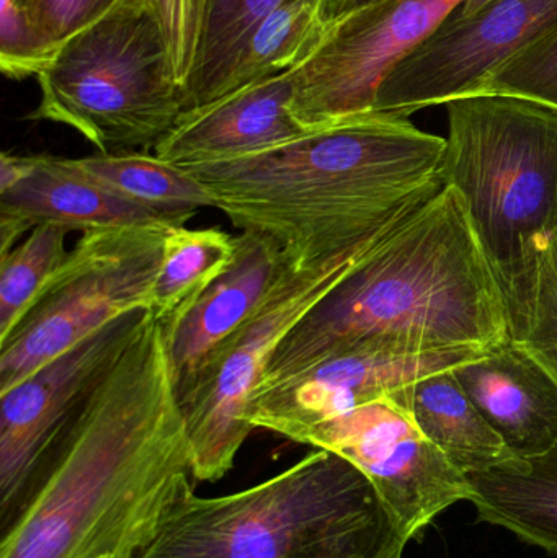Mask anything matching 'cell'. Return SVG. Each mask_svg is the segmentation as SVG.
I'll return each instance as SVG.
<instances>
[{"mask_svg": "<svg viewBox=\"0 0 557 558\" xmlns=\"http://www.w3.org/2000/svg\"><path fill=\"white\" fill-rule=\"evenodd\" d=\"M510 337L557 383V235L540 257L525 314Z\"/></svg>", "mask_w": 557, "mask_h": 558, "instance_id": "cell-26", "label": "cell"}, {"mask_svg": "<svg viewBox=\"0 0 557 558\" xmlns=\"http://www.w3.org/2000/svg\"><path fill=\"white\" fill-rule=\"evenodd\" d=\"M294 442L336 452L359 468L411 541L451 505L468 500L467 475L391 397L313 426Z\"/></svg>", "mask_w": 557, "mask_h": 558, "instance_id": "cell-12", "label": "cell"}, {"mask_svg": "<svg viewBox=\"0 0 557 558\" xmlns=\"http://www.w3.org/2000/svg\"><path fill=\"white\" fill-rule=\"evenodd\" d=\"M330 23L329 0H287L271 10L249 36L228 94L300 68L319 48Z\"/></svg>", "mask_w": 557, "mask_h": 558, "instance_id": "cell-22", "label": "cell"}, {"mask_svg": "<svg viewBox=\"0 0 557 558\" xmlns=\"http://www.w3.org/2000/svg\"><path fill=\"white\" fill-rule=\"evenodd\" d=\"M69 232L105 231L131 226H186L140 208L72 167L64 157L39 154L32 172L0 193V255L15 247L36 226Z\"/></svg>", "mask_w": 557, "mask_h": 558, "instance_id": "cell-16", "label": "cell"}, {"mask_svg": "<svg viewBox=\"0 0 557 558\" xmlns=\"http://www.w3.org/2000/svg\"><path fill=\"white\" fill-rule=\"evenodd\" d=\"M373 2V0H346L343 3L342 10H340L339 15L342 13L350 12V10L359 9V7L366 5V3Z\"/></svg>", "mask_w": 557, "mask_h": 558, "instance_id": "cell-32", "label": "cell"}, {"mask_svg": "<svg viewBox=\"0 0 557 558\" xmlns=\"http://www.w3.org/2000/svg\"><path fill=\"white\" fill-rule=\"evenodd\" d=\"M69 160L108 192L162 218L189 222L198 209H218L215 195L189 170L146 150L98 153Z\"/></svg>", "mask_w": 557, "mask_h": 558, "instance_id": "cell-20", "label": "cell"}, {"mask_svg": "<svg viewBox=\"0 0 557 558\" xmlns=\"http://www.w3.org/2000/svg\"><path fill=\"white\" fill-rule=\"evenodd\" d=\"M441 179L457 190L496 278L510 333L557 235V113L506 95L448 101Z\"/></svg>", "mask_w": 557, "mask_h": 558, "instance_id": "cell-5", "label": "cell"}, {"mask_svg": "<svg viewBox=\"0 0 557 558\" xmlns=\"http://www.w3.org/2000/svg\"><path fill=\"white\" fill-rule=\"evenodd\" d=\"M69 231L58 226H36L15 247L0 255V343L32 311L68 258Z\"/></svg>", "mask_w": 557, "mask_h": 558, "instance_id": "cell-24", "label": "cell"}, {"mask_svg": "<svg viewBox=\"0 0 557 558\" xmlns=\"http://www.w3.org/2000/svg\"><path fill=\"white\" fill-rule=\"evenodd\" d=\"M28 120L64 124L98 153L156 149L185 113L166 35L144 0H118L36 77Z\"/></svg>", "mask_w": 557, "mask_h": 558, "instance_id": "cell-6", "label": "cell"}, {"mask_svg": "<svg viewBox=\"0 0 557 558\" xmlns=\"http://www.w3.org/2000/svg\"><path fill=\"white\" fill-rule=\"evenodd\" d=\"M383 235L313 267L294 270L288 265L267 301L222 348L202 383L180 400L196 481L218 482L234 468L255 432L249 410L278 348Z\"/></svg>", "mask_w": 557, "mask_h": 558, "instance_id": "cell-8", "label": "cell"}, {"mask_svg": "<svg viewBox=\"0 0 557 558\" xmlns=\"http://www.w3.org/2000/svg\"><path fill=\"white\" fill-rule=\"evenodd\" d=\"M59 51L39 33L25 7L16 0H0V68L7 77L36 78Z\"/></svg>", "mask_w": 557, "mask_h": 558, "instance_id": "cell-27", "label": "cell"}, {"mask_svg": "<svg viewBox=\"0 0 557 558\" xmlns=\"http://www.w3.org/2000/svg\"><path fill=\"white\" fill-rule=\"evenodd\" d=\"M389 397L404 407L422 435L434 442L461 474L484 471L513 458L506 442L464 392L453 369L422 377Z\"/></svg>", "mask_w": 557, "mask_h": 558, "instance_id": "cell-19", "label": "cell"}, {"mask_svg": "<svg viewBox=\"0 0 557 558\" xmlns=\"http://www.w3.org/2000/svg\"><path fill=\"white\" fill-rule=\"evenodd\" d=\"M238 252V235L218 228L173 229L162 247L150 312L164 325L175 324L226 274Z\"/></svg>", "mask_w": 557, "mask_h": 558, "instance_id": "cell-21", "label": "cell"}, {"mask_svg": "<svg viewBox=\"0 0 557 558\" xmlns=\"http://www.w3.org/2000/svg\"><path fill=\"white\" fill-rule=\"evenodd\" d=\"M343 3H346V0H329V13L330 16L334 19H337L339 16L340 10H342Z\"/></svg>", "mask_w": 557, "mask_h": 558, "instance_id": "cell-33", "label": "cell"}, {"mask_svg": "<svg viewBox=\"0 0 557 558\" xmlns=\"http://www.w3.org/2000/svg\"><path fill=\"white\" fill-rule=\"evenodd\" d=\"M183 226L82 234L22 324L0 343V392L111 322L150 311L164 241Z\"/></svg>", "mask_w": 557, "mask_h": 558, "instance_id": "cell-7", "label": "cell"}, {"mask_svg": "<svg viewBox=\"0 0 557 558\" xmlns=\"http://www.w3.org/2000/svg\"><path fill=\"white\" fill-rule=\"evenodd\" d=\"M288 264L264 235L241 232L231 267L175 324L164 327L179 400L189 396L222 348L267 301Z\"/></svg>", "mask_w": 557, "mask_h": 558, "instance_id": "cell-15", "label": "cell"}, {"mask_svg": "<svg viewBox=\"0 0 557 558\" xmlns=\"http://www.w3.org/2000/svg\"><path fill=\"white\" fill-rule=\"evenodd\" d=\"M118 0H28L29 19L51 45L62 48L68 39L107 15Z\"/></svg>", "mask_w": 557, "mask_h": 558, "instance_id": "cell-29", "label": "cell"}, {"mask_svg": "<svg viewBox=\"0 0 557 558\" xmlns=\"http://www.w3.org/2000/svg\"><path fill=\"white\" fill-rule=\"evenodd\" d=\"M468 501L486 523L557 556V446L467 475Z\"/></svg>", "mask_w": 557, "mask_h": 558, "instance_id": "cell-18", "label": "cell"}, {"mask_svg": "<svg viewBox=\"0 0 557 558\" xmlns=\"http://www.w3.org/2000/svg\"><path fill=\"white\" fill-rule=\"evenodd\" d=\"M483 353L486 351L474 348H353L270 386L258 387L249 410V423L254 429H267L294 441L313 426L385 399L422 377L453 369Z\"/></svg>", "mask_w": 557, "mask_h": 558, "instance_id": "cell-13", "label": "cell"}, {"mask_svg": "<svg viewBox=\"0 0 557 558\" xmlns=\"http://www.w3.org/2000/svg\"><path fill=\"white\" fill-rule=\"evenodd\" d=\"M481 94L522 98L557 113V22L497 68Z\"/></svg>", "mask_w": 557, "mask_h": 558, "instance_id": "cell-25", "label": "cell"}, {"mask_svg": "<svg viewBox=\"0 0 557 558\" xmlns=\"http://www.w3.org/2000/svg\"><path fill=\"white\" fill-rule=\"evenodd\" d=\"M147 312L111 322L0 392V537L41 490L82 407L136 337Z\"/></svg>", "mask_w": 557, "mask_h": 558, "instance_id": "cell-9", "label": "cell"}, {"mask_svg": "<svg viewBox=\"0 0 557 558\" xmlns=\"http://www.w3.org/2000/svg\"><path fill=\"white\" fill-rule=\"evenodd\" d=\"M192 477L166 330L149 311L0 537V558H136L192 497Z\"/></svg>", "mask_w": 557, "mask_h": 558, "instance_id": "cell-1", "label": "cell"}, {"mask_svg": "<svg viewBox=\"0 0 557 558\" xmlns=\"http://www.w3.org/2000/svg\"><path fill=\"white\" fill-rule=\"evenodd\" d=\"M166 35L173 77L185 97L205 23L206 0H144Z\"/></svg>", "mask_w": 557, "mask_h": 558, "instance_id": "cell-28", "label": "cell"}, {"mask_svg": "<svg viewBox=\"0 0 557 558\" xmlns=\"http://www.w3.org/2000/svg\"><path fill=\"white\" fill-rule=\"evenodd\" d=\"M409 541L359 468L316 449L239 494H193L136 558H402Z\"/></svg>", "mask_w": 557, "mask_h": 558, "instance_id": "cell-4", "label": "cell"}, {"mask_svg": "<svg viewBox=\"0 0 557 558\" xmlns=\"http://www.w3.org/2000/svg\"><path fill=\"white\" fill-rule=\"evenodd\" d=\"M16 2H19V3H20V5L25 7V5H26V2H28V0H16Z\"/></svg>", "mask_w": 557, "mask_h": 558, "instance_id": "cell-34", "label": "cell"}, {"mask_svg": "<svg viewBox=\"0 0 557 558\" xmlns=\"http://www.w3.org/2000/svg\"><path fill=\"white\" fill-rule=\"evenodd\" d=\"M557 22V0H491L451 12L383 82L378 113L411 117L477 95L481 85Z\"/></svg>", "mask_w": 557, "mask_h": 558, "instance_id": "cell-11", "label": "cell"}, {"mask_svg": "<svg viewBox=\"0 0 557 558\" xmlns=\"http://www.w3.org/2000/svg\"><path fill=\"white\" fill-rule=\"evenodd\" d=\"M287 0H206L195 69L185 92V113L228 94L249 36Z\"/></svg>", "mask_w": 557, "mask_h": 558, "instance_id": "cell-23", "label": "cell"}, {"mask_svg": "<svg viewBox=\"0 0 557 558\" xmlns=\"http://www.w3.org/2000/svg\"><path fill=\"white\" fill-rule=\"evenodd\" d=\"M445 146L408 117L373 111L254 156L183 169L235 228L270 239L301 270L375 241L438 195Z\"/></svg>", "mask_w": 557, "mask_h": 558, "instance_id": "cell-2", "label": "cell"}, {"mask_svg": "<svg viewBox=\"0 0 557 558\" xmlns=\"http://www.w3.org/2000/svg\"><path fill=\"white\" fill-rule=\"evenodd\" d=\"M510 338L502 294L463 199L445 185L296 325L261 387L353 348L487 351Z\"/></svg>", "mask_w": 557, "mask_h": 558, "instance_id": "cell-3", "label": "cell"}, {"mask_svg": "<svg viewBox=\"0 0 557 558\" xmlns=\"http://www.w3.org/2000/svg\"><path fill=\"white\" fill-rule=\"evenodd\" d=\"M467 0H373L330 23L293 69V113L307 128L375 111L389 72Z\"/></svg>", "mask_w": 557, "mask_h": 558, "instance_id": "cell-10", "label": "cell"}, {"mask_svg": "<svg viewBox=\"0 0 557 558\" xmlns=\"http://www.w3.org/2000/svg\"><path fill=\"white\" fill-rule=\"evenodd\" d=\"M35 156H15L2 153L0 156V193L12 189L32 172Z\"/></svg>", "mask_w": 557, "mask_h": 558, "instance_id": "cell-30", "label": "cell"}, {"mask_svg": "<svg viewBox=\"0 0 557 558\" xmlns=\"http://www.w3.org/2000/svg\"><path fill=\"white\" fill-rule=\"evenodd\" d=\"M487 2H491V0H467V2L461 3L458 9H460L461 12H474V10L480 9V7L486 5Z\"/></svg>", "mask_w": 557, "mask_h": 558, "instance_id": "cell-31", "label": "cell"}, {"mask_svg": "<svg viewBox=\"0 0 557 558\" xmlns=\"http://www.w3.org/2000/svg\"><path fill=\"white\" fill-rule=\"evenodd\" d=\"M293 71L252 82L186 111L154 154L180 167L254 156L313 131L293 113Z\"/></svg>", "mask_w": 557, "mask_h": 558, "instance_id": "cell-14", "label": "cell"}, {"mask_svg": "<svg viewBox=\"0 0 557 558\" xmlns=\"http://www.w3.org/2000/svg\"><path fill=\"white\" fill-rule=\"evenodd\" d=\"M453 374L513 458L557 446V383L513 338L453 367Z\"/></svg>", "mask_w": 557, "mask_h": 558, "instance_id": "cell-17", "label": "cell"}]
</instances>
